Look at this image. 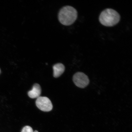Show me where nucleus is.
Here are the masks:
<instances>
[{
  "label": "nucleus",
  "mask_w": 132,
  "mask_h": 132,
  "mask_svg": "<svg viewBox=\"0 0 132 132\" xmlns=\"http://www.w3.org/2000/svg\"><path fill=\"white\" fill-rule=\"evenodd\" d=\"M36 103L38 108L43 111H50L52 109V102L47 97L40 96L37 98Z\"/></svg>",
  "instance_id": "4"
},
{
  "label": "nucleus",
  "mask_w": 132,
  "mask_h": 132,
  "mask_svg": "<svg viewBox=\"0 0 132 132\" xmlns=\"http://www.w3.org/2000/svg\"><path fill=\"white\" fill-rule=\"evenodd\" d=\"M34 132H38V131H37V130H36V131H35Z\"/></svg>",
  "instance_id": "8"
},
{
  "label": "nucleus",
  "mask_w": 132,
  "mask_h": 132,
  "mask_svg": "<svg viewBox=\"0 0 132 132\" xmlns=\"http://www.w3.org/2000/svg\"><path fill=\"white\" fill-rule=\"evenodd\" d=\"M33 130L31 127L26 126L24 127L22 129L21 132H34Z\"/></svg>",
  "instance_id": "7"
},
{
  "label": "nucleus",
  "mask_w": 132,
  "mask_h": 132,
  "mask_svg": "<svg viewBox=\"0 0 132 132\" xmlns=\"http://www.w3.org/2000/svg\"><path fill=\"white\" fill-rule=\"evenodd\" d=\"M1 69H0V73H1Z\"/></svg>",
  "instance_id": "9"
},
{
  "label": "nucleus",
  "mask_w": 132,
  "mask_h": 132,
  "mask_svg": "<svg viewBox=\"0 0 132 132\" xmlns=\"http://www.w3.org/2000/svg\"><path fill=\"white\" fill-rule=\"evenodd\" d=\"M41 93V89L40 85L36 84L33 86L32 90L28 92L29 96L32 98H37L40 96Z\"/></svg>",
  "instance_id": "5"
},
{
  "label": "nucleus",
  "mask_w": 132,
  "mask_h": 132,
  "mask_svg": "<svg viewBox=\"0 0 132 132\" xmlns=\"http://www.w3.org/2000/svg\"><path fill=\"white\" fill-rule=\"evenodd\" d=\"M73 80L76 85L81 88L86 87L90 82L88 77L83 72H77L74 74Z\"/></svg>",
  "instance_id": "3"
},
{
  "label": "nucleus",
  "mask_w": 132,
  "mask_h": 132,
  "mask_svg": "<svg viewBox=\"0 0 132 132\" xmlns=\"http://www.w3.org/2000/svg\"><path fill=\"white\" fill-rule=\"evenodd\" d=\"M78 12L75 8L72 6H64L59 11L58 14L59 20L64 26H69L73 24L76 20Z\"/></svg>",
  "instance_id": "1"
},
{
  "label": "nucleus",
  "mask_w": 132,
  "mask_h": 132,
  "mask_svg": "<svg viewBox=\"0 0 132 132\" xmlns=\"http://www.w3.org/2000/svg\"><path fill=\"white\" fill-rule=\"evenodd\" d=\"M53 68L54 77L55 78H57L63 73L65 68V66L62 64L58 63L54 65Z\"/></svg>",
  "instance_id": "6"
},
{
  "label": "nucleus",
  "mask_w": 132,
  "mask_h": 132,
  "mask_svg": "<svg viewBox=\"0 0 132 132\" xmlns=\"http://www.w3.org/2000/svg\"><path fill=\"white\" fill-rule=\"evenodd\" d=\"M120 19L119 14L111 8H107L102 11L99 18L101 24L107 27L115 26L119 22Z\"/></svg>",
  "instance_id": "2"
}]
</instances>
